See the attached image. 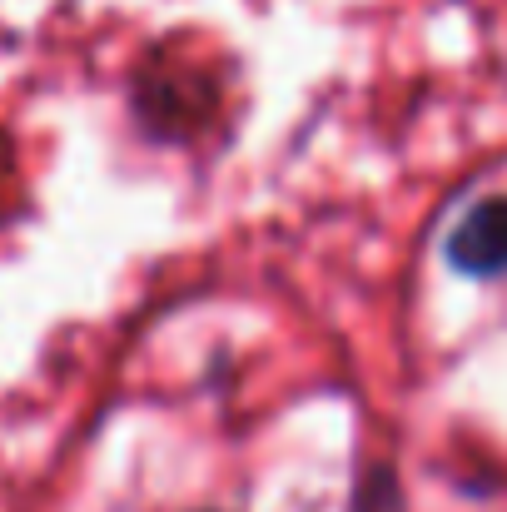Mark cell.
I'll use <instances>...</instances> for the list:
<instances>
[{
	"instance_id": "6da1fadb",
	"label": "cell",
	"mask_w": 507,
	"mask_h": 512,
	"mask_svg": "<svg viewBox=\"0 0 507 512\" xmlns=\"http://www.w3.org/2000/svg\"><path fill=\"white\" fill-rule=\"evenodd\" d=\"M448 264L468 279H503L507 274V194L478 199L443 244Z\"/></svg>"
}]
</instances>
